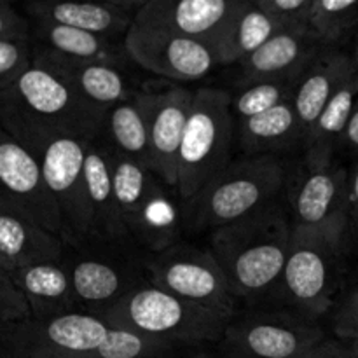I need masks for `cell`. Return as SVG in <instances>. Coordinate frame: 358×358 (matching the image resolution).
Segmentation results:
<instances>
[{"mask_svg":"<svg viewBox=\"0 0 358 358\" xmlns=\"http://www.w3.org/2000/svg\"><path fill=\"white\" fill-rule=\"evenodd\" d=\"M292 243V224L278 205L248 219L219 227L212 254L236 297L266 294L282 280Z\"/></svg>","mask_w":358,"mask_h":358,"instance_id":"3","label":"cell"},{"mask_svg":"<svg viewBox=\"0 0 358 358\" xmlns=\"http://www.w3.org/2000/svg\"><path fill=\"white\" fill-rule=\"evenodd\" d=\"M353 59H355V66L358 72V37H357V45H355V55H353Z\"/></svg>","mask_w":358,"mask_h":358,"instance_id":"40","label":"cell"},{"mask_svg":"<svg viewBox=\"0 0 358 358\" xmlns=\"http://www.w3.org/2000/svg\"><path fill=\"white\" fill-rule=\"evenodd\" d=\"M86 194L91 219V238L105 243L126 241L115 198L112 149L98 142V138L91 140L87 145Z\"/></svg>","mask_w":358,"mask_h":358,"instance_id":"20","label":"cell"},{"mask_svg":"<svg viewBox=\"0 0 358 358\" xmlns=\"http://www.w3.org/2000/svg\"><path fill=\"white\" fill-rule=\"evenodd\" d=\"M358 98V73L352 77L338 93L334 94L320 117L315 122L310 136L304 142L306 157L304 163L320 166V164H332L336 145L341 143L345 129L352 117L353 107Z\"/></svg>","mask_w":358,"mask_h":358,"instance_id":"26","label":"cell"},{"mask_svg":"<svg viewBox=\"0 0 358 358\" xmlns=\"http://www.w3.org/2000/svg\"><path fill=\"white\" fill-rule=\"evenodd\" d=\"M341 145H345L346 149H350L358 156V98L355 107H353L348 126H346L345 129V135H343L341 138Z\"/></svg>","mask_w":358,"mask_h":358,"instance_id":"38","label":"cell"},{"mask_svg":"<svg viewBox=\"0 0 358 358\" xmlns=\"http://www.w3.org/2000/svg\"><path fill=\"white\" fill-rule=\"evenodd\" d=\"M110 149L152 170L149 129V103L145 91H138L129 100L115 105L105 114L101 131Z\"/></svg>","mask_w":358,"mask_h":358,"instance_id":"24","label":"cell"},{"mask_svg":"<svg viewBox=\"0 0 358 358\" xmlns=\"http://www.w3.org/2000/svg\"><path fill=\"white\" fill-rule=\"evenodd\" d=\"M9 273V271H7ZM27 294L34 318H49L73 311L70 269L62 262H42L9 273Z\"/></svg>","mask_w":358,"mask_h":358,"instance_id":"25","label":"cell"},{"mask_svg":"<svg viewBox=\"0 0 358 358\" xmlns=\"http://www.w3.org/2000/svg\"><path fill=\"white\" fill-rule=\"evenodd\" d=\"M332 329L339 339L358 343V290H352L339 303L332 318Z\"/></svg>","mask_w":358,"mask_h":358,"instance_id":"35","label":"cell"},{"mask_svg":"<svg viewBox=\"0 0 358 358\" xmlns=\"http://www.w3.org/2000/svg\"><path fill=\"white\" fill-rule=\"evenodd\" d=\"M222 339L229 358H297L325 336L304 318L264 313L231 322Z\"/></svg>","mask_w":358,"mask_h":358,"instance_id":"13","label":"cell"},{"mask_svg":"<svg viewBox=\"0 0 358 358\" xmlns=\"http://www.w3.org/2000/svg\"><path fill=\"white\" fill-rule=\"evenodd\" d=\"M107 2L112 3V6L119 7V9L128 10V13H133V10H135V16H136V13H138L140 9H143L150 0H107Z\"/></svg>","mask_w":358,"mask_h":358,"instance_id":"39","label":"cell"},{"mask_svg":"<svg viewBox=\"0 0 358 358\" xmlns=\"http://www.w3.org/2000/svg\"><path fill=\"white\" fill-rule=\"evenodd\" d=\"M124 48L136 65L175 83L198 80L219 65L205 42L136 20L126 34Z\"/></svg>","mask_w":358,"mask_h":358,"instance_id":"11","label":"cell"},{"mask_svg":"<svg viewBox=\"0 0 358 358\" xmlns=\"http://www.w3.org/2000/svg\"><path fill=\"white\" fill-rule=\"evenodd\" d=\"M285 24L254 0H243L213 45L219 65L245 62Z\"/></svg>","mask_w":358,"mask_h":358,"instance_id":"23","label":"cell"},{"mask_svg":"<svg viewBox=\"0 0 358 358\" xmlns=\"http://www.w3.org/2000/svg\"><path fill=\"white\" fill-rule=\"evenodd\" d=\"M63 243L62 236L0 194V269L13 273L42 262H62Z\"/></svg>","mask_w":358,"mask_h":358,"instance_id":"16","label":"cell"},{"mask_svg":"<svg viewBox=\"0 0 358 358\" xmlns=\"http://www.w3.org/2000/svg\"><path fill=\"white\" fill-rule=\"evenodd\" d=\"M31 35L27 17L9 0L0 2V91L9 87L30 66Z\"/></svg>","mask_w":358,"mask_h":358,"instance_id":"30","label":"cell"},{"mask_svg":"<svg viewBox=\"0 0 358 358\" xmlns=\"http://www.w3.org/2000/svg\"><path fill=\"white\" fill-rule=\"evenodd\" d=\"M35 37L41 48L49 49L70 62L119 63L121 58L117 45L112 42V38L76 27L37 21Z\"/></svg>","mask_w":358,"mask_h":358,"instance_id":"28","label":"cell"},{"mask_svg":"<svg viewBox=\"0 0 358 358\" xmlns=\"http://www.w3.org/2000/svg\"><path fill=\"white\" fill-rule=\"evenodd\" d=\"M98 315L114 327L170 345L217 341L233 322L220 311L189 303L156 285L133 287Z\"/></svg>","mask_w":358,"mask_h":358,"instance_id":"4","label":"cell"},{"mask_svg":"<svg viewBox=\"0 0 358 358\" xmlns=\"http://www.w3.org/2000/svg\"><path fill=\"white\" fill-rule=\"evenodd\" d=\"M297 358H358V343L348 339H322Z\"/></svg>","mask_w":358,"mask_h":358,"instance_id":"36","label":"cell"},{"mask_svg":"<svg viewBox=\"0 0 358 358\" xmlns=\"http://www.w3.org/2000/svg\"><path fill=\"white\" fill-rule=\"evenodd\" d=\"M90 142L77 136H58L34 149L59 210L63 241L73 247L93 240L86 194V154Z\"/></svg>","mask_w":358,"mask_h":358,"instance_id":"10","label":"cell"},{"mask_svg":"<svg viewBox=\"0 0 358 358\" xmlns=\"http://www.w3.org/2000/svg\"><path fill=\"white\" fill-rule=\"evenodd\" d=\"M283 23H310L317 0H254Z\"/></svg>","mask_w":358,"mask_h":358,"instance_id":"34","label":"cell"},{"mask_svg":"<svg viewBox=\"0 0 358 358\" xmlns=\"http://www.w3.org/2000/svg\"><path fill=\"white\" fill-rule=\"evenodd\" d=\"M241 2L243 0H150L136 13L135 20L205 42L213 51Z\"/></svg>","mask_w":358,"mask_h":358,"instance_id":"17","label":"cell"},{"mask_svg":"<svg viewBox=\"0 0 358 358\" xmlns=\"http://www.w3.org/2000/svg\"><path fill=\"white\" fill-rule=\"evenodd\" d=\"M353 56L324 45L297 76L292 103L303 129V143L334 94L355 76Z\"/></svg>","mask_w":358,"mask_h":358,"instance_id":"18","label":"cell"},{"mask_svg":"<svg viewBox=\"0 0 358 358\" xmlns=\"http://www.w3.org/2000/svg\"><path fill=\"white\" fill-rule=\"evenodd\" d=\"M143 91L149 103L152 171L164 184L177 187L178 154L194 93L168 80L147 84Z\"/></svg>","mask_w":358,"mask_h":358,"instance_id":"15","label":"cell"},{"mask_svg":"<svg viewBox=\"0 0 358 358\" xmlns=\"http://www.w3.org/2000/svg\"><path fill=\"white\" fill-rule=\"evenodd\" d=\"M0 119L3 131L31 150L58 136L94 140L103 122L41 45L30 66L0 91Z\"/></svg>","mask_w":358,"mask_h":358,"instance_id":"1","label":"cell"},{"mask_svg":"<svg viewBox=\"0 0 358 358\" xmlns=\"http://www.w3.org/2000/svg\"><path fill=\"white\" fill-rule=\"evenodd\" d=\"M292 236H324L345 245L350 231L348 170L304 163L290 194Z\"/></svg>","mask_w":358,"mask_h":358,"instance_id":"8","label":"cell"},{"mask_svg":"<svg viewBox=\"0 0 358 358\" xmlns=\"http://www.w3.org/2000/svg\"><path fill=\"white\" fill-rule=\"evenodd\" d=\"M171 346L83 311L2 325L3 358H164Z\"/></svg>","mask_w":358,"mask_h":358,"instance_id":"2","label":"cell"},{"mask_svg":"<svg viewBox=\"0 0 358 358\" xmlns=\"http://www.w3.org/2000/svg\"><path fill=\"white\" fill-rule=\"evenodd\" d=\"M76 303L93 306L94 313L105 310L133 289L128 276L115 264L101 259H80L70 269Z\"/></svg>","mask_w":358,"mask_h":358,"instance_id":"29","label":"cell"},{"mask_svg":"<svg viewBox=\"0 0 358 358\" xmlns=\"http://www.w3.org/2000/svg\"><path fill=\"white\" fill-rule=\"evenodd\" d=\"M45 51L52 56L59 70L72 83L84 103L101 119L110 108L129 100L135 94L129 91L128 80H126L124 73L121 72L117 63L70 62V59L55 55L49 49H45Z\"/></svg>","mask_w":358,"mask_h":358,"instance_id":"22","label":"cell"},{"mask_svg":"<svg viewBox=\"0 0 358 358\" xmlns=\"http://www.w3.org/2000/svg\"><path fill=\"white\" fill-rule=\"evenodd\" d=\"M285 170L271 154L231 163L192 201V224L199 229L229 226L276 205Z\"/></svg>","mask_w":358,"mask_h":358,"instance_id":"5","label":"cell"},{"mask_svg":"<svg viewBox=\"0 0 358 358\" xmlns=\"http://www.w3.org/2000/svg\"><path fill=\"white\" fill-rule=\"evenodd\" d=\"M310 23H289L254 55L241 62L243 83L264 79H296L324 48Z\"/></svg>","mask_w":358,"mask_h":358,"instance_id":"19","label":"cell"},{"mask_svg":"<svg viewBox=\"0 0 358 358\" xmlns=\"http://www.w3.org/2000/svg\"><path fill=\"white\" fill-rule=\"evenodd\" d=\"M348 194H350V227L358 236V159L348 171Z\"/></svg>","mask_w":358,"mask_h":358,"instance_id":"37","label":"cell"},{"mask_svg":"<svg viewBox=\"0 0 358 358\" xmlns=\"http://www.w3.org/2000/svg\"><path fill=\"white\" fill-rule=\"evenodd\" d=\"M240 142L247 152L262 154L303 142V129L292 100L240 122Z\"/></svg>","mask_w":358,"mask_h":358,"instance_id":"27","label":"cell"},{"mask_svg":"<svg viewBox=\"0 0 358 358\" xmlns=\"http://www.w3.org/2000/svg\"><path fill=\"white\" fill-rule=\"evenodd\" d=\"M0 182L3 196L45 229L63 238L62 217L45 182L41 159L3 129L0 133Z\"/></svg>","mask_w":358,"mask_h":358,"instance_id":"14","label":"cell"},{"mask_svg":"<svg viewBox=\"0 0 358 358\" xmlns=\"http://www.w3.org/2000/svg\"><path fill=\"white\" fill-rule=\"evenodd\" d=\"M152 285L234 318V292L212 250L173 245L145 262Z\"/></svg>","mask_w":358,"mask_h":358,"instance_id":"9","label":"cell"},{"mask_svg":"<svg viewBox=\"0 0 358 358\" xmlns=\"http://www.w3.org/2000/svg\"><path fill=\"white\" fill-rule=\"evenodd\" d=\"M296 79L287 77V79H264L243 84V90L231 98L233 115L241 122L245 119L264 114L283 101L292 100Z\"/></svg>","mask_w":358,"mask_h":358,"instance_id":"31","label":"cell"},{"mask_svg":"<svg viewBox=\"0 0 358 358\" xmlns=\"http://www.w3.org/2000/svg\"><path fill=\"white\" fill-rule=\"evenodd\" d=\"M192 358H212V357L206 355V353H198V355H194Z\"/></svg>","mask_w":358,"mask_h":358,"instance_id":"41","label":"cell"},{"mask_svg":"<svg viewBox=\"0 0 358 358\" xmlns=\"http://www.w3.org/2000/svg\"><path fill=\"white\" fill-rule=\"evenodd\" d=\"M343 245L324 236H292L282 275L285 299L304 317H320L334 303L336 261Z\"/></svg>","mask_w":358,"mask_h":358,"instance_id":"12","label":"cell"},{"mask_svg":"<svg viewBox=\"0 0 358 358\" xmlns=\"http://www.w3.org/2000/svg\"><path fill=\"white\" fill-rule=\"evenodd\" d=\"M28 9L37 21L76 27L108 38L126 37L135 21L131 13L107 0H31Z\"/></svg>","mask_w":358,"mask_h":358,"instance_id":"21","label":"cell"},{"mask_svg":"<svg viewBox=\"0 0 358 358\" xmlns=\"http://www.w3.org/2000/svg\"><path fill=\"white\" fill-rule=\"evenodd\" d=\"M34 318L27 294L14 282L13 276L0 269V320L2 325L21 324Z\"/></svg>","mask_w":358,"mask_h":358,"instance_id":"33","label":"cell"},{"mask_svg":"<svg viewBox=\"0 0 358 358\" xmlns=\"http://www.w3.org/2000/svg\"><path fill=\"white\" fill-rule=\"evenodd\" d=\"M233 133L231 94L215 87L196 91L178 154L177 191L182 198L194 199L229 164Z\"/></svg>","mask_w":358,"mask_h":358,"instance_id":"6","label":"cell"},{"mask_svg":"<svg viewBox=\"0 0 358 358\" xmlns=\"http://www.w3.org/2000/svg\"><path fill=\"white\" fill-rule=\"evenodd\" d=\"M119 217L126 240L152 254L177 245L180 219L164 182L149 168L112 150Z\"/></svg>","mask_w":358,"mask_h":358,"instance_id":"7","label":"cell"},{"mask_svg":"<svg viewBox=\"0 0 358 358\" xmlns=\"http://www.w3.org/2000/svg\"><path fill=\"white\" fill-rule=\"evenodd\" d=\"M358 17V0H317L310 27L325 45H332L350 30Z\"/></svg>","mask_w":358,"mask_h":358,"instance_id":"32","label":"cell"}]
</instances>
